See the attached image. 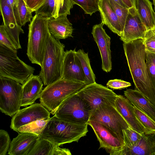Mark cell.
Returning a JSON list of instances; mask_svg holds the SVG:
<instances>
[{
    "instance_id": "cell-15",
    "label": "cell",
    "mask_w": 155,
    "mask_h": 155,
    "mask_svg": "<svg viewBox=\"0 0 155 155\" xmlns=\"http://www.w3.org/2000/svg\"><path fill=\"white\" fill-rule=\"evenodd\" d=\"M61 78L86 82L85 75L75 49L65 51Z\"/></svg>"
},
{
    "instance_id": "cell-35",
    "label": "cell",
    "mask_w": 155,
    "mask_h": 155,
    "mask_svg": "<svg viewBox=\"0 0 155 155\" xmlns=\"http://www.w3.org/2000/svg\"><path fill=\"white\" fill-rule=\"evenodd\" d=\"M54 5V0H46L41 6L35 11V13L48 18L52 17V13Z\"/></svg>"
},
{
    "instance_id": "cell-31",
    "label": "cell",
    "mask_w": 155,
    "mask_h": 155,
    "mask_svg": "<svg viewBox=\"0 0 155 155\" xmlns=\"http://www.w3.org/2000/svg\"><path fill=\"white\" fill-rule=\"evenodd\" d=\"M146 64L150 81L155 90V54L146 50Z\"/></svg>"
},
{
    "instance_id": "cell-40",
    "label": "cell",
    "mask_w": 155,
    "mask_h": 155,
    "mask_svg": "<svg viewBox=\"0 0 155 155\" xmlns=\"http://www.w3.org/2000/svg\"><path fill=\"white\" fill-rule=\"evenodd\" d=\"M54 0L55 5L52 13V17L56 18L61 15L64 0Z\"/></svg>"
},
{
    "instance_id": "cell-14",
    "label": "cell",
    "mask_w": 155,
    "mask_h": 155,
    "mask_svg": "<svg viewBox=\"0 0 155 155\" xmlns=\"http://www.w3.org/2000/svg\"><path fill=\"white\" fill-rule=\"evenodd\" d=\"M103 25L101 23L94 25L91 34L100 51L102 60V68L104 71L108 73L112 69L110 38L103 28Z\"/></svg>"
},
{
    "instance_id": "cell-10",
    "label": "cell",
    "mask_w": 155,
    "mask_h": 155,
    "mask_svg": "<svg viewBox=\"0 0 155 155\" xmlns=\"http://www.w3.org/2000/svg\"><path fill=\"white\" fill-rule=\"evenodd\" d=\"M77 94L86 102L92 112L104 105H115L118 95L107 87L96 82L86 85Z\"/></svg>"
},
{
    "instance_id": "cell-41",
    "label": "cell",
    "mask_w": 155,
    "mask_h": 155,
    "mask_svg": "<svg viewBox=\"0 0 155 155\" xmlns=\"http://www.w3.org/2000/svg\"><path fill=\"white\" fill-rule=\"evenodd\" d=\"M125 5L129 8H130L133 6L134 5L132 3L130 0H122Z\"/></svg>"
},
{
    "instance_id": "cell-9",
    "label": "cell",
    "mask_w": 155,
    "mask_h": 155,
    "mask_svg": "<svg viewBox=\"0 0 155 155\" xmlns=\"http://www.w3.org/2000/svg\"><path fill=\"white\" fill-rule=\"evenodd\" d=\"M89 120L98 122L108 127L124 145L123 130L130 127L115 105L105 104L100 107L92 112Z\"/></svg>"
},
{
    "instance_id": "cell-45",
    "label": "cell",
    "mask_w": 155,
    "mask_h": 155,
    "mask_svg": "<svg viewBox=\"0 0 155 155\" xmlns=\"http://www.w3.org/2000/svg\"><path fill=\"white\" fill-rule=\"evenodd\" d=\"M154 18L155 24V12L154 13Z\"/></svg>"
},
{
    "instance_id": "cell-33",
    "label": "cell",
    "mask_w": 155,
    "mask_h": 155,
    "mask_svg": "<svg viewBox=\"0 0 155 155\" xmlns=\"http://www.w3.org/2000/svg\"><path fill=\"white\" fill-rule=\"evenodd\" d=\"M108 0L118 18L123 34L129 8L120 5L113 0Z\"/></svg>"
},
{
    "instance_id": "cell-28",
    "label": "cell",
    "mask_w": 155,
    "mask_h": 155,
    "mask_svg": "<svg viewBox=\"0 0 155 155\" xmlns=\"http://www.w3.org/2000/svg\"><path fill=\"white\" fill-rule=\"evenodd\" d=\"M136 117L145 129V133L155 132V121L143 112L133 106Z\"/></svg>"
},
{
    "instance_id": "cell-11",
    "label": "cell",
    "mask_w": 155,
    "mask_h": 155,
    "mask_svg": "<svg viewBox=\"0 0 155 155\" xmlns=\"http://www.w3.org/2000/svg\"><path fill=\"white\" fill-rule=\"evenodd\" d=\"M87 124L92 127L99 142V149H104L110 155H118L124 145L117 136L98 122L89 120Z\"/></svg>"
},
{
    "instance_id": "cell-34",
    "label": "cell",
    "mask_w": 155,
    "mask_h": 155,
    "mask_svg": "<svg viewBox=\"0 0 155 155\" xmlns=\"http://www.w3.org/2000/svg\"><path fill=\"white\" fill-rule=\"evenodd\" d=\"M143 43L146 51L155 54V25L146 31Z\"/></svg>"
},
{
    "instance_id": "cell-4",
    "label": "cell",
    "mask_w": 155,
    "mask_h": 155,
    "mask_svg": "<svg viewBox=\"0 0 155 155\" xmlns=\"http://www.w3.org/2000/svg\"><path fill=\"white\" fill-rule=\"evenodd\" d=\"M87 85L85 82L60 78L44 88L40 98V103L54 115L64 100Z\"/></svg>"
},
{
    "instance_id": "cell-38",
    "label": "cell",
    "mask_w": 155,
    "mask_h": 155,
    "mask_svg": "<svg viewBox=\"0 0 155 155\" xmlns=\"http://www.w3.org/2000/svg\"><path fill=\"white\" fill-rule=\"evenodd\" d=\"M131 85L130 83L121 79H115L109 80L107 84V87L113 89L121 90Z\"/></svg>"
},
{
    "instance_id": "cell-27",
    "label": "cell",
    "mask_w": 155,
    "mask_h": 155,
    "mask_svg": "<svg viewBox=\"0 0 155 155\" xmlns=\"http://www.w3.org/2000/svg\"><path fill=\"white\" fill-rule=\"evenodd\" d=\"M77 54L85 75L86 82L87 84L95 82V76L91 68L88 53L79 49L77 51Z\"/></svg>"
},
{
    "instance_id": "cell-6",
    "label": "cell",
    "mask_w": 155,
    "mask_h": 155,
    "mask_svg": "<svg viewBox=\"0 0 155 155\" xmlns=\"http://www.w3.org/2000/svg\"><path fill=\"white\" fill-rule=\"evenodd\" d=\"M17 53L0 43V77L23 85L33 75L35 69L20 59Z\"/></svg>"
},
{
    "instance_id": "cell-19",
    "label": "cell",
    "mask_w": 155,
    "mask_h": 155,
    "mask_svg": "<svg viewBox=\"0 0 155 155\" xmlns=\"http://www.w3.org/2000/svg\"><path fill=\"white\" fill-rule=\"evenodd\" d=\"M35 134L19 133L11 141L8 154L10 155H28L39 138Z\"/></svg>"
},
{
    "instance_id": "cell-20",
    "label": "cell",
    "mask_w": 155,
    "mask_h": 155,
    "mask_svg": "<svg viewBox=\"0 0 155 155\" xmlns=\"http://www.w3.org/2000/svg\"><path fill=\"white\" fill-rule=\"evenodd\" d=\"M118 155H155V132L141 134V137L135 146L123 149Z\"/></svg>"
},
{
    "instance_id": "cell-24",
    "label": "cell",
    "mask_w": 155,
    "mask_h": 155,
    "mask_svg": "<svg viewBox=\"0 0 155 155\" xmlns=\"http://www.w3.org/2000/svg\"><path fill=\"white\" fill-rule=\"evenodd\" d=\"M59 145L48 140L39 137L33 149L28 155H71L68 149L61 148Z\"/></svg>"
},
{
    "instance_id": "cell-5",
    "label": "cell",
    "mask_w": 155,
    "mask_h": 155,
    "mask_svg": "<svg viewBox=\"0 0 155 155\" xmlns=\"http://www.w3.org/2000/svg\"><path fill=\"white\" fill-rule=\"evenodd\" d=\"M64 48L63 44L51 35L47 44L39 74L45 86L61 78Z\"/></svg>"
},
{
    "instance_id": "cell-17",
    "label": "cell",
    "mask_w": 155,
    "mask_h": 155,
    "mask_svg": "<svg viewBox=\"0 0 155 155\" xmlns=\"http://www.w3.org/2000/svg\"><path fill=\"white\" fill-rule=\"evenodd\" d=\"M115 107L130 127L140 134L145 133V129L135 114L133 105L126 97L117 95L114 102Z\"/></svg>"
},
{
    "instance_id": "cell-30",
    "label": "cell",
    "mask_w": 155,
    "mask_h": 155,
    "mask_svg": "<svg viewBox=\"0 0 155 155\" xmlns=\"http://www.w3.org/2000/svg\"><path fill=\"white\" fill-rule=\"evenodd\" d=\"M48 120H38L19 127L17 132H28L40 135Z\"/></svg>"
},
{
    "instance_id": "cell-2",
    "label": "cell",
    "mask_w": 155,
    "mask_h": 155,
    "mask_svg": "<svg viewBox=\"0 0 155 155\" xmlns=\"http://www.w3.org/2000/svg\"><path fill=\"white\" fill-rule=\"evenodd\" d=\"M87 124L71 123L54 116L48 120L39 136L60 146L78 142L88 132Z\"/></svg>"
},
{
    "instance_id": "cell-23",
    "label": "cell",
    "mask_w": 155,
    "mask_h": 155,
    "mask_svg": "<svg viewBox=\"0 0 155 155\" xmlns=\"http://www.w3.org/2000/svg\"><path fill=\"white\" fill-rule=\"evenodd\" d=\"M124 94L133 106L155 121V105L141 93L136 89H129L124 91Z\"/></svg>"
},
{
    "instance_id": "cell-39",
    "label": "cell",
    "mask_w": 155,
    "mask_h": 155,
    "mask_svg": "<svg viewBox=\"0 0 155 155\" xmlns=\"http://www.w3.org/2000/svg\"><path fill=\"white\" fill-rule=\"evenodd\" d=\"M46 0H26L25 4L32 12H35L39 8Z\"/></svg>"
},
{
    "instance_id": "cell-36",
    "label": "cell",
    "mask_w": 155,
    "mask_h": 155,
    "mask_svg": "<svg viewBox=\"0 0 155 155\" xmlns=\"http://www.w3.org/2000/svg\"><path fill=\"white\" fill-rule=\"evenodd\" d=\"M8 133L4 130H0V155H5L8 151L11 143Z\"/></svg>"
},
{
    "instance_id": "cell-44",
    "label": "cell",
    "mask_w": 155,
    "mask_h": 155,
    "mask_svg": "<svg viewBox=\"0 0 155 155\" xmlns=\"http://www.w3.org/2000/svg\"><path fill=\"white\" fill-rule=\"evenodd\" d=\"M130 1H131L132 3V4H133V5L134 6L135 0H130Z\"/></svg>"
},
{
    "instance_id": "cell-37",
    "label": "cell",
    "mask_w": 155,
    "mask_h": 155,
    "mask_svg": "<svg viewBox=\"0 0 155 155\" xmlns=\"http://www.w3.org/2000/svg\"><path fill=\"white\" fill-rule=\"evenodd\" d=\"M0 43L17 52V49L8 34L3 25L0 26Z\"/></svg>"
},
{
    "instance_id": "cell-26",
    "label": "cell",
    "mask_w": 155,
    "mask_h": 155,
    "mask_svg": "<svg viewBox=\"0 0 155 155\" xmlns=\"http://www.w3.org/2000/svg\"><path fill=\"white\" fill-rule=\"evenodd\" d=\"M18 24L21 27L33 18L32 12L27 6L24 0H17L13 8Z\"/></svg>"
},
{
    "instance_id": "cell-32",
    "label": "cell",
    "mask_w": 155,
    "mask_h": 155,
    "mask_svg": "<svg viewBox=\"0 0 155 155\" xmlns=\"http://www.w3.org/2000/svg\"><path fill=\"white\" fill-rule=\"evenodd\" d=\"M74 5L80 6L86 14L91 16L93 13L99 11L98 0H71Z\"/></svg>"
},
{
    "instance_id": "cell-18",
    "label": "cell",
    "mask_w": 155,
    "mask_h": 155,
    "mask_svg": "<svg viewBox=\"0 0 155 155\" xmlns=\"http://www.w3.org/2000/svg\"><path fill=\"white\" fill-rule=\"evenodd\" d=\"M44 84L39 75L33 74L22 85L21 107L32 105L40 98Z\"/></svg>"
},
{
    "instance_id": "cell-21",
    "label": "cell",
    "mask_w": 155,
    "mask_h": 155,
    "mask_svg": "<svg viewBox=\"0 0 155 155\" xmlns=\"http://www.w3.org/2000/svg\"><path fill=\"white\" fill-rule=\"evenodd\" d=\"M66 14L55 18H49L48 26L51 35L57 40L73 37V29L72 24L68 20Z\"/></svg>"
},
{
    "instance_id": "cell-8",
    "label": "cell",
    "mask_w": 155,
    "mask_h": 155,
    "mask_svg": "<svg viewBox=\"0 0 155 155\" xmlns=\"http://www.w3.org/2000/svg\"><path fill=\"white\" fill-rule=\"evenodd\" d=\"M21 84L13 80L0 77V110L2 113L12 117L20 110Z\"/></svg>"
},
{
    "instance_id": "cell-3",
    "label": "cell",
    "mask_w": 155,
    "mask_h": 155,
    "mask_svg": "<svg viewBox=\"0 0 155 155\" xmlns=\"http://www.w3.org/2000/svg\"><path fill=\"white\" fill-rule=\"evenodd\" d=\"M49 18L35 14L28 25L27 54L32 63L41 67L47 44L51 35L48 26Z\"/></svg>"
},
{
    "instance_id": "cell-1",
    "label": "cell",
    "mask_w": 155,
    "mask_h": 155,
    "mask_svg": "<svg viewBox=\"0 0 155 155\" xmlns=\"http://www.w3.org/2000/svg\"><path fill=\"white\" fill-rule=\"evenodd\" d=\"M123 47L136 89L155 105V90L150 81L146 70V52L143 39L124 42Z\"/></svg>"
},
{
    "instance_id": "cell-43",
    "label": "cell",
    "mask_w": 155,
    "mask_h": 155,
    "mask_svg": "<svg viewBox=\"0 0 155 155\" xmlns=\"http://www.w3.org/2000/svg\"><path fill=\"white\" fill-rule=\"evenodd\" d=\"M153 0V4L154 5V9L155 10V0Z\"/></svg>"
},
{
    "instance_id": "cell-46",
    "label": "cell",
    "mask_w": 155,
    "mask_h": 155,
    "mask_svg": "<svg viewBox=\"0 0 155 155\" xmlns=\"http://www.w3.org/2000/svg\"><path fill=\"white\" fill-rule=\"evenodd\" d=\"M24 0V1H25V0Z\"/></svg>"
},
{
    "instance_id": "cell-13",
    "label": "cell",
    "mask_w": 155,
    "mask_h": 155,
    "mask_svg": "<svg viewBox=\"0 0 155 155\" xmlns=\"http://www.w3.org/2000/svg\"><path fill=\"white\" fill-rule=\"evenodd\" d=\"M147 30L134 6L129 8L120 39L124 43L138 39H143Z\"/></svg>"
},
{
    "instance_id": "cell-29",
    "label": "cell",
    "mask_w": 155,
    "mask_h": 155,
    "mask_svg": "<svg viewBox=\"0 0 155 155\" xmlns=\"http://www.w3.org/2000/svg\"><path fill=\"white\" fill-rule=\"evenodd\" d=\"M123 131L124 144L123 149L135 146L141 139V134L138 133L131 127L124 129Z\"/></svg>"
},
{
    "instance_id": "cell-16",
    "label": "cell",
    "mask_w": 155,
    "mask_h": 155,
    "mask_svg": "<svg viewBox=\"0 0 155 155\" xmlns=\"http://www.w3.org/2000/svg\"><path fill=\"white\" fill-rule=\"evenodd\" d=\"M0 7L6 31L17 50L21 48L19 36L21 33H24V31L17 22L13 8L6 3L5 0H0Z\"/></svg>"
},
{
    "instance_id": "cell-22",
    "label": "cell",
    "mask_w": 155,
    "mask_h": 155,
    "mask_svg": "<svg viewBox=\"0 0 155 155\" xmlns=\"http://www.w3.org/2000/svg\"><path fill=\"white\" fill-rule=\"evenodd\" d=\"M99 11L101 17V21L113 32L120 37L122 32L118 18L110 6L108 0H98Z\"/></svg>"
},
{
    "instance_id": "cell-12",
    "label": "cell",
    "mask_w": 155,
    "mask_h": 155,
    "mask_svg": "<svg viewBox=\"0 0 155 155\" xmlns=\"http://www.w3.org/2000/svg\"><path fill=\"white\" fill-rule=\"evenodd\" d=\"M50 112L41 103H35L20 109L12 117L11 128L17 132L18 128L38 120H49Z\"/></svg>"
},
{
    "instance_id": "cell-42",
    "label": "cell",
    "mask_w": 155,
    "mask_h": 155,
    "mask_svg": "<svg viewBox=\"0 0 155 155\" xmlns=\"http://www.w3.org/2000/svg\"><path fill=\"white\" fill-rule=\"evenodd\" d=\"M117 3L120 5L128 8H129L124 3L122 0H113Z\"/></svg>"
},
{
    "instance_id": "cell-7",
    "label": "cell",
    "mask_w": 155,
    "mask_h": 155,
    "mask_svg": "<svg viewBox=\"0 0 155 155\" xmlns=\"http://www.w3.org/2000/svg\"><path fill=\"white\" fill-rule=\"evenodd\" d=\"M91 113L87 104L77 93L64 100L54 116L71 123L85 125L87 124Z\"/></svg>"
},
{
    "instance_id": "cell-25",
    "label": "cell",
    "mask_w": 155,
    "mask_h": 155,
    "mask_svg": "<svg viewBox=\"0 0 155 155\" xmlns=\"http://www.w3.org/2000/svg\"><path fill=\"white\" fill-rule=\"evenodd\" d=\"M134 6L147 30L155 25L152 3L150 0H135Z\"/></svg>"
}]
</instances>
